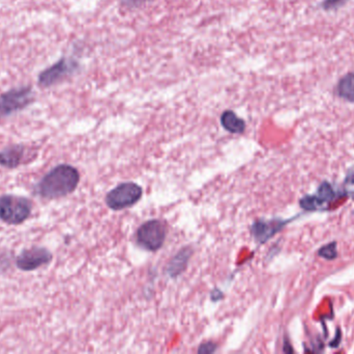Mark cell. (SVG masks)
<instances>
[{
	"label": "cell",
	"mask_w": 354,
	"mask_h": 354,
	"mask_svg": "<svg viewBox=\"0 0 354 354\" xmlns=\"http://www.w3.org/2000/svg\"><path fill=\"white\" fill-rule=\"evenodd\" d=\"M35 100V94L30 85L15 87L0 95V118L28 107Z\"/></svg>",
	"instance_id": "cell-2"
},
{
	"label": "cell",
	"mask_w": 354,
	"mask_h": 354,
	"mask_svg": "<svg viewBox=\"0 0 354 354\" xmlns=\"http://www.w3.org/2000/svg\"><path fill=\"white\" fill-rule=\"evenodd\" d=\"M24 154L22 145H12L0 152V164L8 168H14L20 164Z\"/></svg>",
	"instance_id": "cell-11"
},
{
	"label": "cell",
	"mask_w": 354,
	"mask_h": 354,
	"mask_svg": "<svg viewBox=\"0 0 354 354\" xmlns=\"http://www.w3.org/2000/svg\"><path fill=\"white\" fill-rule=\"evenodd\" d=\"M216 345L214 344V343L208 342L204 343L198 349V353H212L216 351Z\"/></svg>",
	"instance_id": "cell-17"
},
{
	"label": "cell",
	"mask_w": 354,
	"mask_h": 354,
	"mask_svg": "<svg viewBox=\"0 0 354 354\" xmlns=\"http://www.w3.org/2000/svg\"><path fill=\"white\" fill-rule=\"evenodd\" d=\"M78 69V62L73 58H60L57 62L39 73L37 85L41 89L53 87L74 75Z\"/></svg>",
	"instance_id": "cell-4"
},
{
	"label": "cell",
	"mask_w": 354,
	"mask_h": 354,
	"mask_svg": "<svg viewBox=\"0 0 354 354\" xmlns=\"http://www.w3.org/2000/svg\"><path fill=\"white\" fill-rule=\"evenodd\" d=\"M221 124L225 130L234 134H241L245 130V122L243 118H239L232 110H226L221 116Z\"/></svg>",
	"instance_id": "cell-10"
},
{
	"label": "cell",
	"mask_w": 354,
	"mask_h": 354,
	"mask_svg": "<svg viewBox=\"0 0 354 354\" xmlns=\"http://www.w3.org/2000/svg\"><path fill=\"white\" fill-rule=\"evenodd\" d=\"M348 2V0H324L322 6L326 10H334L340 8Z\"/></svg>",
	"instance_id": "cell-15"
},
{
	"label": "cell",
	"mask_w": 354,
	"mask_h": 354,
	"mask_svg": "<svg viewBox=\"0 0 354 354\" xmlns=\"http://www.w3.org/2000/svg\"><path fill=\"white\" fill-rule=\"evenodd\" d=\"M51 260L52 255L49 251L41 247H32L22 251V254L17 258V266L24 272H31L46 265Z\"/></svg>",
	"instance_id": "cell-8"
},
{
	"label": "cell",
	"mask_w": 354,
	"mask_h": 354,
	"mask_svg": "<svg viewBox=\"0 0 354 354\" xmlns=\"http://www.w3.org/2000/svg\"><path fill=\"white\" fill-rule=\"evenodd\" d=\"M318 255L326 260H334L338 257V251H337L336 242L330 243V245H324L318 251Z\"/></svg>",
	"instance_id": "cell-14"
},
{
	"label": "cell",
	"mask_w": 354,
	"mask_h": 354,
	"mask_svg": "<svg viewBox=\"0 0 354 354\" xmlns=\"http://www.w3.org/2000/svg\"><path fill=\"white\" fill-rule=\"evenodd\" d=\"M191 256V249L185 247V249H181L176 257L172 259V261L170 262L169 265H168V274H169L172 278H176L179 274H183L185 268H187V262H189Z\"/></svg>",
	"instance_id": "cell-12"
},
{
	"label": "cell",
	"mask_w": 354,
	"mask_h": 354,
	"mask_svg": "<svg viewBox=\"0 0 354 354\" xmlns=\"http://www.w3.org/2000/svg\"><path fill=\"white\" fill-rule=\"evenodd\" d=\"M142 188L136 183L128 182L118 185L112 189L106 197L108 207L112 210L126 209L138 203L142 197Z\"/></svg>",
	"instance_id": "cell-5"
},
{
	"label": "cell",
	"mask_w": 354,
	"mask_h": 354,
	"mask_svg": "<svg viewBox=\"0 0 354 354\" xmlns=\"http://www.w3.org/2000/svg\"><path fill=\"white\" fill-rule=\"evenodd\" d=\"M336 94L341 99L354 103V72L344 75L338 81Z\"/></svg>",
	"instance_id": "cell-13"
},
{
	"label": "cell",
	"mask_w": 354,
	"mask_h": 354,
	"mask_svg": "<svg viewBox=\"0 0 354 354\" xmlns=\"http://www.w3.org/2000/svg\"><path fill=\"white\" fill-rule=\"evenodd\" d=\"M149 1H151V0H120L122 6L129 8H139V6H143Z\"/></svg>",
	"instance_id": "cell-16"
},
{
	"label": "cell",
	"mask_w": 354,
	"mask_h": 354,
	"mask_svg": "<svg viewBox=\"0 0 354 354\" xmlns=\"http://www.w3.org/2000/svg\"><path fill=\"white\" fill-rule=\"evenodd\" d=\"M286 224L287 222H283V220L258 222L252 227V234L255 237L256 240L263 243L268 241L270 237L274 236L279 231H281V229Z\"/></svg>",
	"instance_id": "cell-9"
},
{
	"label": "cell",
	"mask_w": 354,
	"mask_h": 354,
	"mask_svg": "<svg viewBox=\"0 0 354 354\" xmlns=\"http://www.w3.org/2000/svg\"><path fill=\"white\" fill-rule=\"evenodd\" d=\"M31 213V203L25 197L3 195L0 197V220L8 224H20Z\"/></svg>",
	"instance_id": "cell-3"
},
{
	"label": "cell",
	"mask_w": 354,
	"mask_h": 354,
	"mask_svg": "<svg viewBox=\"0 0 354 354\" xmlns=\"http://www.w3.org/2000/svg\"><path fill=\"white\" fill-rule=\"evenodd\" d=\"M345 185L349 189L354 188V166L347 172L346 178H345Z\"/></svg>",
	"instance_id": "cell-18"
},
{
	"label": "cell",
	"mask_w": 354,
	"mask_h": 354,
	"mask_svg": "<svg viewBox=\"0 0 354 354\" xmlns=\"http://www.w3.org/2000/svg\"><path fill=\"white\" fill-rule=\"evenodd\" d=\"M341 193L337 191L328 182H324L320 185L316 193L311 195H306L301 200L299 204L303 209L307 211H315L322 209L326 204L332 203L335 200L340 197Z\"/></svg>",
	"instance_id": "cell-7"
},
{
	"label": "cell",
	"mask_w": 354,
	"mask_h": 354,
	"mask_svg": "<svg viewBox=\"0 0 354 354\" xmlns=\"http://www.w3.org/2000/svg\"><path fill=\"white\" fill-rule=\"evenodd\" d=\"M167 236L165 224L161 220H153L143 224L137 231V242L147 251H156L163 247Z\"/></svg>",
	"instance_id": "cell-6"
},
{
	"label": "cell",
	"mask_w": 354,
	"mask_h": 354,
	"mask_svg": "<svg viewBox=\"0 0 354 354\" xmlns=\"http://www.w3.org/2000/svg\"><path fill=\"white\" fill-rule=\"evenodd\" d=\"M80 175L68 164L56 166L35 186V193L46 199H56L70 195L78 186Z\"/></svg>",
	"instance_id": "cell-1"
}]
</instances>
